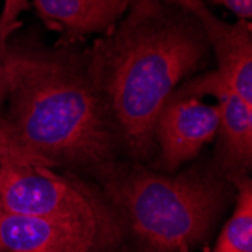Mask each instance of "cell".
<instances>
[{
  "label": "cell",
  "instance_id": "obj_1",
  "mask_svg": "<svg viewBox=\"0 0 252 252\" xmlns=\"http://www.w3.org/2000/svg\"><path fill=\"white\" fill-rule=\"evenodd\" d=\"M0 44L9 80L0 113V157L38 166L107 165L121 144L110 109L91 80L86 55Z\"/></svg>",
  "mask_w": 252,
  "mask_h": 252
},
{
  "label": "cell",
  "instance_id": "obj_2",
  "mask_svg": "<svg viewBox=\"0 0 252 252\" xmlns=\"http://www.w3.org/2000/svg\"><path fill=\"white\" fill-rule=\"evenodd\" d=\"M209 52L199 21L186 9L166 3L151 17L121 21L85 52L89 77L133 156L151 151L160 109Z\"/></svg>",
  "mask_w": 252,
  "mask_h": 252
},
{
  "label": "cell",
  "instance_id": "obj_3",
  "mask_svg": "<svg viewBox=\"0 0 252 252\" xmlns=\"http://www.w3.org/2000/svg\"><path fill=\"white\" fill-rule=\"evenodd\" d=\"M107 189L153 252H189L207 234L222 202L220 183L196 172L168 177L131 169L117 174Z\"/></svg>",
  "mask_w": 252,
  "mask_h": 252
},
{
  "label": "cell",
  "instance_id": "obj_4",
  "mask_svg": "<svg viewBox=\"0 0 252 252\" xmlns=\"http://www.w3.org/2000/svg\"><path fill=\"white\" fill-rule=\"evenodd\" d=\"M0 213L65 220L112 236L106 205L85 185L50 168L0 157Z\"/></svg>",
  "mask_w": 252,
  "mask_h": 252
},
{
  "label": "cell",
  "instance_id": "obj_5",
  "mask_svg": "<svg viewBox=\"0 0 252 252\" xmlns=\"http://www.w3.org/2000/svg\"><path fill=\"white\" fill-rule=\"evenodd\" d=\"M219 127L218 106L205 104L202 98L177 89L160 109L154 136L162 148V163L172 171L195 157L210 142Z\"/></svg>",
  "mask_w": 252,
  "mask_h": 252
},
{
  "label": "cell",
  "instance_id": "obj_6",
  "mask_svg": "<svg viewBox=\"0 0 252 252\" xmlns=\"http://www.w3.org/2000/svg\"><path fill=\"white\" fill-rule=\"evenodd\" d=\"M190 12L207 36L218 59V73L252 106V26L248 20L234 25L216 18L202 0H160Z\"/></svg>",
  "mask_w": 252,
  "mask_h": 252
},
{
  "label": "cell",
  "instance_id": "obj_7",
  "mask_svg": "<svg viewBox=\"0 0 252 252\" xmlns=\"http://www.w3.org/2000/svg\"><path fill=\"white\" fill-rule=\"evenodd\" d=\"M110 239L73 222L0 213V252H98Z\"/></svg>",
  "mask_w": 252,
  "mask_h": 252
},
{
  "label": "cell",
  "instance_id": "obj_8",
  "mask_svg": "<svg viewBox=\"0 0 252 252\" xmlns=\"http://www.w3.org/2000/svg\"><path fill=\"white\" fill-rule=\"evenodd\" d=\"M178 89L199 98L202 95H213L218 100V131L223 165L237 171L249 168L252 162V106L216 70L186 82Z\"/></svg>",
  "mask_w": 252,
  "mask_h": 252
},
{
  "label": "cell",
  "instance_id": "obj_9",
  "mask_svg": "<svg viewBox=\"0 0 252 252\" xmlns=\"http://www.w3.org/2000/svg\"><path fill=\"white\" fill-rule=\"evenodd\" d=\"M131 0H33L39 18L58 32V47H68L91 33H112Z\"/></svg>",
  "mask_w": 252,
  "mask_h": 252
},
{
  "label": "cell",
  "instance_id": "obj_10",
  "mask_svg": "<svg viewBox=\"0 0 252 252\" xmlns=\"http://www.w3.org/2000/svg\"><path fill=\"white\" fill-rule=\"evenodd\" d=\"M237 205L223 226L213 252H252V186L251 180H236Z\"/></svg>",
  "mask_w": 252,
  "mask_h": 252
},
{
  "label": "cell",
  "instance_id": "obj_11",
  "mask_svg": "<svg viewBox=\"0 0 252 252\" xmlns=\"http://www.w3.org/2000/svg\"><path fill=\"white\" fill-rule=\"evenodd\" d=\"M29 9V0H5V8L0 14V44H5L6 38L20 26V14Z\"/></svg>",
  "mask_w": 252,
  "mask_h": 252
},
{
  "label": "cell",
  "instance_id": "obj_12",
  "mask_svg": "<svg viewBox=\"0 0 252 252\" xmlns=\"http://www.w3.org/2000/svg\"><path fill=\"white\" fill-rule=\"evenodd\" d=\"M160 0H131L130 2V14L126 18L127 21H139L142 18L151 17L157 14L162 8Z\"/></svg>",
  "mask_w": 252,
  "mask_h": 252
},
{
  "label": "cell",
  "instance_id": "obj_13",
  "mask_svg": "<svg viewBox=\"0 0 252 252\" xmlns=\"http://www.w3.org/2000/svg\"><path fill=\"white\" fill-rule=\"evenodd\" d=\"M216 5H223L233 14L239 17V20H251L252 17V0H212Z\"/></svg>",
  "mask_w": 252,
  "mask_h": 252
},
{
  "label": "cell",
  "instance_id": "obj_14",
  "mask_svg": "<svg viewBox=\"0 0 252 252\" xmlns=\"http://www.w3.org/2000/svg\"><path fill=\"white\" fill-rule=\"evenodd\" d=\"M8 94H9V80L3 74V71L0 70V110L3 109V106L8 100Z\"/></svg>",
  "mask_w": 252,
  "mask_h": 252
}]
</instances>
